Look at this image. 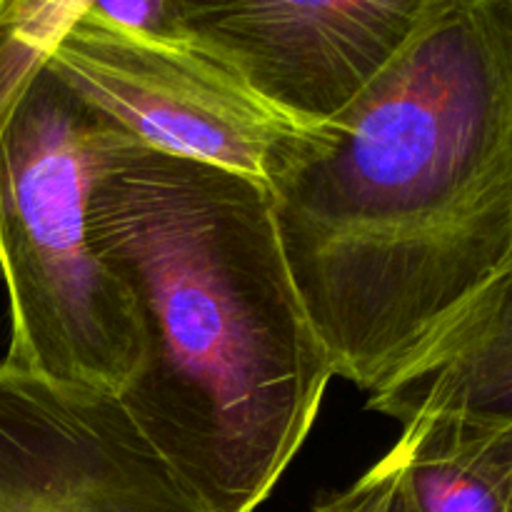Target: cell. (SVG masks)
I'll use <instances>...</instances> for the list:
<instances>
[{
	"label": "cell",
	"mask_w": 512,
	"mask_h": 512,
	"mask_svg": "<svg viewBox=\"0 0 512 512\" xmlns=\"http://www.w3.org/2000/svg\"><path fill=\"white\" fill-rule=\"evenodd\" d=\"M268 190L333 373L373 393L512 275V5L435 15Z\"/></svg>",
	"instance_id": "6da1fadb"
},
{
	"label": "cell",
	"mask_w": 512,
	"mask_h": 512,
	"mask_svg": "<svg viewBox=\"0 0 512 512\" xmlns=\"http://www.w3.org/2000/svg\"><path fill=\"white\" fill-rule=\"evenodd\" d=\"M93 253L125 288L143 363L118 395L208 512H255L335 378L268 185L105 133L88 188Z\"/></svg>",
	"instance_id": "7a4b0ae2"
},
{
	"label": "cell",
	"mask_w": 512,
	"mask_h": 512,
	"mask_svg": "<svg viewBox=\"0 0 512 512\" xmlns=\"http://www.w3.org/2000/svg\"><path fill=\"white\" fill-rule=\"evenodd\" d=\"M110 128L45 65L25 85L0 130V273L5 360L118 398L143 363V333L88 233V188Z\"/></svg>",
	"instance_id": "3957f363"
},
{
	"label": "cell",
	"mask_w": 512,
	"mask_h": 512,
	"mask_svg": "<svg viewBox=\"0 0 512 512\" xmlns=\"http://www.w3.org/2000/svg\"><path fill=\"white\" fill-rule=\"evenodd\" d=\"M45 68L128 138L265 185L318 128L275 108L200 45L125 28L93 8L65 30Z\"/></svg>",
	"instance_id": "277c9868"
},
{
	"label": "cell",
	"mask_w": 512,
	"mask_h": 512,
	"mask_svg": "<svg viewBox=\"0 0 512 512\" xmlns=\"http://www.w3.org/2000/svg\"><path fill=\"white\" fill-rule=\"evenodd\" d=\"M458 0H165V33L200 45L308 125L343 113Z\"/></svg>",
	"instance_id": "5b68a950"
},
{
	"label": "cell",
	"mask_w": 512,
	"mask_h": 512,
	"mask_svg": "<svg viewBox=\"0 0 512 512\" xmlns=\"http://www.w3.org/2000/svg\"><path fill=\"white\" fill-rule=\"evenodd\" d=\"M0 512H208L120 400L0 360Z\"/></svg>",
	"instance_id": "8992f818"
},
{
	"label": "cell",
	"mask_w": 512,
	"mask_h": 512,
	"mask_svg": "<svg viewBox=\"0 0 512 512\" xmlns=\"http://www.w3.org/2000/svg\"><path fill=\"white\" fill-rule=\"evenodd\" d=\"M368 405L400 428L425 418L512 425V275L425 340L370 393Z\"/></svg>",
	"instance_id": "52a82bcc"
},
{
	"label": "cell",
	"mask_w": 512,
	"mask_h": 512,
	"mask_svg": "<svg viewBox=\"0 0 512 512\" xmlns=\"http://www.w3.org/2000/svg\"><path fill=\"white\" fill-rule=\"evenodd\" d=\"M348 493L365 512H512V425L415 420Z\"/></svg>",
	"instance_id": "ba28073f"
},
{
	"label": "cell",
	"mask_w": 512,
	"mask_h": 512,
	"mask_svg": "<svg viewBox=\"0 0 512 512\" xmlns=\"http://www.w3.org/2000/svg\"><path fill=\"white\" fill-rule=\"evenodd\" d=\"M90 0H0V130L25 90Z\"/></svg>",
	"instance_id": "9c48e42d"
},
{
	"label": "cell",
	"mask_w": 512,
	"mask_h": 512,
	"mask_svg": "<svg viewBox=\"0 0 512 512\" xmlns=\"http://www.w3.org/2000/svg\"><path fill=\"white\" fill-rule=\"evenodd\" d=\"M88 8L125 28L165 33V0H90Z\"/></svg>",
	"instance_id": "30bf717a"
},
{
	"label": "cell",
	"mask_w": 512,
	"mask_h": 512,
	"mask_svg": "<svg viewBox=\"0 0 512 512\" xmlns=\"http://www.w3.org/2000/svg\"><path fill=\"white\" fill-rule=\"evenodd\" d=\"M313 512H365V510L360 508L353 498H350L348 490H340V493L320 498L318 503H315Z\"/></svg>",
	"instance_id": "8fae6325"
},
{
	"label": "cell",
	"mask_w": 512,
	"mask_h": 512,
	"mask_svg": "<svg viewBox=\"0 0 512 512\" xmlns=\"http://www.w3.org/2000/svg\"><path fill=\"white\" fill-rule=\"evenodd\" d=\"M490 3H510L512 5V0H490Z\"/></svg>",
	"instance_id": "7c38bea8"
}]
</instances>
